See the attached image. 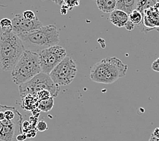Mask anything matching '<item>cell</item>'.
I'll list each match as a JSON object with an SVG mask.
<instances>
[{
  "label": "cell",
  "instance_id": "12",
  "mask_svg": "<svg viewBox=\"0 0 159 141\" xmlns=\"http://www.w3.org/2000/svg\"><path fill=\"white\" fill-rule=\"evenodd\" d=\"M137 0H116V8L124 11L128 14L137 10Z\"/></svg>",
  "mask_w": 159,
  "mask_h": 141
},
{
  "label": "cell",
  "instance_id": "20",
  "mask_svg": "<svg viewBox=\"0 0 159 141\" xmlns=\"http://www.w3.org/2000/svg\"><path fill=\"white\" fill-rule=\"evenodd\" d=\"M23 16L25 19L29 20H32L36 19V16L35 15L34 12L31 10H26L23 13Z\"/></svg>",
  "mask_w": 159,
  "mask_h": 141
},
{
  "label": "cell",
  "instance_id": "5",
  "mask_svg": "<svg viewBox=\"0 0 159 141\" xmlns=\"http://www.w3.org/2000/svg\"><path fill=\"white\" fill-rule=\"evenodd\" d=\"M23 116L15 108L2 105L0 109V141H17L22 134Z\"/></svg>",
  "mask_w": 159,
  "mask_h": 141
},
{
  "label": "cell",
  "instance_id": "27",
  "mask_svg": "<svg viewBox=\"0 0 159 141\" xmlns=\"http://www.w3.org/2000/svg\"><path fill=\"white\" fill-rule=\"evenodd\" d=\"M148 141H159V139L157 138L156 136H154L152 134L150 137V139L148 140Z\"/></svg>",
  "mask_w": 159,
  "mask_h": 141
},
{
  "label": "cell",
  "instance_id": "10",
  "mask_svg": "<svg viewBox=\"0 0 159 141\" xmlns=\"http://www.w3.org/2000/svg\"><path fill=\"white\" fill-rule=\"evenodd\" d=\"M141 24L143 27L142 31L144 32L154 29L159 31V3L144 11Z\"/></svg>",
  "mask_w": 159,
  "mask_h": 141
},
{
  "label": "cell",
  "instance_id": "22",
  "mask_svg": "<svg viewBox=\"0 0 159 141\" xmlns=\"http://www.w3.org/2000/svg\"><path fill=\"white\" fill-rule=\"evenodd\" d=\"M151 68L155 72H159V57L152 63Z\"/></svg>",
  "mask_w": 159,
  "mask_h": 141
},
{
  "label": "cell",
  "instance_id": "24",
  "mask_svg": "<svg viewBox=\"0 0 159 141\" xmlns=\"http://www.w3.org/2000/svg\"><path fill=\"white\" fill-rule=\"evenodd\" d=\"M27 139V135L25 134H24V133L20 134H19V136H18L17 138H16L17 141H25Z\"/></svg>",
  "mask_w": 159,
  "mask_h": 141
},
{
  "label": "cell",
  "instance_id": "16",
  "mask_svg": "<svg viewBox=\"0 0 159 141\" xmlns=\"http://www.w3.org/2000/svg\"><path fill=\"white\" fill-rule=\"evenodd\" d=\"M129 20L135 24H140L143 20V14L138 10H135L129 14Z\"/></svg>",
  "mask_w": 159,
  "mask_h": 141
},
{
  "label": "cell",
  "instance_id": "29",
  "mask_svg": "<svg viewBox=\"0 0 159 141\" xmlns=\"http://www.w3.org/2000/svg\"><path fill=\"white\" fill-rule=\"evenodd\" d=\"M2 105L1 104H0V109H1V108H2Z\"/></svg>",
  "mask_w": 159,
  "mask_h": 141
},
{
  "label": "cell",
  "instance_id": "25",
  "mask_svg": "<svg viewBox=\"0 0 159 141\" xmlns=\"http://www.w3.org/2000/svg\"><path fill=\"white\" fill-rule=\"evenodd\" d=\"M67 10H69V9L67 8L66 6H64V5L61 6V14H63V15H66V14H67Z\"/></svg>",
  "mask_w": 159,
  "mask_h": 141
},
{
  "label": "cell",
  "instance_id": "14",
  "mask_svg": "<svg viewBox=\"0 0 159 141\" xmlns=\"http://www.w3.org/2000/svg\"><path fill=\"white\" fill-rule=\"evenodd\" d=\"M157 3V0H137V10L143 14L146 10L156 5Z\"/></svg>",
  "mask_w": 159,
  "mask_h": 141
},
{
  "label": "cell",
  "instance_id": "6",
  "mask_svg": "<svg viewBox=\"0 0 159 141\" xmlns=\"http://www.w3.org/2000/svg\"><path fill=\"white\" fill-rule=\"evenodd\" d=\"M19 90L22 99L27 95H35L41 90H48L55 98L59 96L61 88L54 83L48 74L41 72L30 81L19 86Z\"/></svg>",
  "mask_w": 159,
  "mask_h": 141
},
{
  "label": "cell",
  "instance_id": "30",
  "mask_svg": "<svg viewBox=\"0 0 159 141\" xmlns=\"http://www.w3.org/2000/svg\"><path fill=\"white\" fill-rule=\"evenodd\" d=\"M157 3H159V0H157Z\"/></svg>",
  "mask_w": 159,
  "mask_h": 141
},
{
  "label": "cell",
  "instance_id": "31",
  "mask_svg": "<svg viewBox=\"0 0 159 141\" xmlns=\"http://www.w3.org/2000/svg\"><path fill=\"white\" fill-rule=\"evenodd\" d=\"M42 1H46V0H42Z\"/></svg>",
  "mask_w": 159,
  "mask_h": 141
},
{
  "label": "cell",
  "instance_id": "28",
  "mask_svg": "<svg viewBox=\"0 0 159 141\" xmlns=\"http://www.w3.org/2000/svg\"><path fill=\"white\" fill-rule=\"evenodd\" d=\"M53 2H55L56 4L62 6L63 4V0H52Z\"/></svg>",
  "mask_w": 159,
  "mask_h": 141
},
{
  "label": "cell",
  "instance_id": "17",
  "mask_svg": "<svg viewBox=\"0 0 159 141\" xmlns=\"http://www.w3.org/2000/svg\"><path fill=\"white\" fill-rule=\"evenodd\" d=\"M0 27L2 32H12L13 30L12 20L8 19H3L0 20Z\"/></svg>",
  "mask_w": 159,
  "mask_h": 141
},
{
  "label": "cell",
  "instance_id": "3",
  "mask_svg": "<svg viewBox=\"0 0 159 141\" xmlns=\"http://www.w3.org/2000/svg\"><path fill=\"white\" fill-rule=\"evenodd\" d=\"M21 39L13 31L0 33V68L10 71L25 52Z\"/></svg>",
  "mask_w": 159,
  "mask_h": 141
},
{
  "label": "cell",
  "instance_id": "1",
  "mask_svg": "<svg viewBox=\"0 0 159 141\" xmlns=\"http://www.w3.org/2000/svg\"><path fill=\"white\" fill-rule=\"evenodd\" d=\"M25 49L39 54L42 50L58 45L59 31L55 25L42 26L38 29L19 35Z\"/></svg>",
  "mask_w": 159,
  "mask_h": 141
},
{
  "label": "cell",
  "instance_id": "8",
  "mask_svg": "<svg viewBox=\"0 0 159 141\" xmlns=\"http://www.w3.org/2000/svg\"><path fill=\"white\" fill-rule=\"evenodd\" d=\"M38 54L42 72L48 75L67 56L66 50L59 45L43 50Z\"/></svg>",
  "mask_w": 159,
  "mask_h": 141
},
{
  "label": "cell",
  "instance_id": "2",
  "mask_svg": "<svg viewBox=\"0 0 159 141\" xmlns=\"http://www.w3.org/2000/svg\"><path fill=\"white\" fill-rule=\"evenodd\" d=\"M127 70V65L118 58L109 57L93 65L90 72V77L94 82L111 84L124 77Z\"/></svg>",
  "mask_w": 159,
  "mask_h": 141
},
{
  "label": "cell",
  "instance_id": "9",
  "mask_svg": "<svg viewBox=\"0 0 159 141\" xmlns=\"http://www.w3.org/2000/svg\"><path fill=\"white\" fill-rule=\"evenodd\" d=\"M13 30L16 35L26 33L42 27L43 25L38 17L32 20L25 19L23 14H16L12 20Z\"/></svg>",
  "mask_w": 159,
  "mask_h": 141
},
{
  "label": "cell",
  "instance_id": "19",
  "mask_svg": "<svg viewBox=\"0 0 159 141\" xmlns=\"http://www.w3.org/2000/svg\"><path fill=\"white\" fill-rule=\"evenodd\" d=\"M67 8L71 10L75 7L80 6V0H63V4Z\"/></svg>",
  "mask_w": 159,
  "mask_h": 141
},
{
  "label": "cell",
  "instance_id": "4",
  "mask_svg": "<svg viewBox=\"0 0 159 141\" xmlns=\"http://www.w3.org/2000/svg\"><path fill=\"white\" fill-rule=\"evenodd\" d=\"M41 72L39 54L25 50L11 71V77L14 84L20 86L30 81Z\"/></svg>",
  "mask_w": 159,
  "mask_h": 141
},
{
  "label": "cell",
  "instance_id": "7",
  "mask_svg": "<svg viewBox=\"0 0 159 141\" xmlns=\"http://www.w3.org/2000/svg\"><path fill=\"white\" fill-rule=\"evenodd\" d=\"M78 72L76 64L70 56H66L50 72V78L59 86H68L74 81Z\"/></svg>",
  "mask_w": 159,
  "mask_h": 141
},
{
  "label": "cell",
  "instance_id": "18",
  "mask_svg": "<svg viewBox=\"0 0 159 141\" xmlns=\"http://www.w3.org/2000/svg\"><path fill=\"white\" fill-rule=\"evenodd\" d=\"M34 96L36 97V99L38 100L39 102L41 100L48 99L50 97H52L51 94H50V92H48V90H41V91L37 92Z\"/></svg>",
  "mask_w": 159,
  "mask_h": 141
},
{
  "label": "cell",
  "instance_id": "21",
  "mask_svg": "<svg viewBox=\"0 0 159 141\" xmlns=\"http://www.w3.org/2000/svg\"><path fill=\"white\" fill-rule=\"evenodd\" d=\"M36 128L39 132H44L48 129V126L44 121H40L36 125Z\"/></svg>",
  "mask_w": 159,
  "mask_h": 141
},
{
  "label": "cell",
  "instance_id": "11",
  "mask_svg": "<svg viewBox=\"0 0 159 141\" xmlns=\"http://www.w3.org/2000/svg\"><path fill=\"white\" fill-rule=\"evenodd\" d=\"M110 20L114 26L118 28L125 27L129 20V14L120 10L116 9L110 14Z\"/></svg>",
  "mask_w": 159,
  "mask_h": 141
},
{
  "label": "cell",
  "instance_id": "26",
  "mask_svg": "<svg viewBox=\"0 0 159 141\" xmlns=\"http://www.w3.org/2000/svg\"><path fill=\"white\" fill-rule=\"evenodd\" d=\"M152 134L156 136L157 138H158L159 139V127L158 128H157L156 129H154V130L153 131V132L152 133Z\"/></svg>",
  "mask_w": 159,
  "mask_h": 141
},
{
  "label": "cell",
  "instance_id": "15",
  "mask_svg": "<svg viewBox=\"0 0 159 141\" xmlns=\"http://www.w3.org/2000/svg\"><path fill=\"white\" fill-rule=\"evenodd\" d=\"M54 107V97H50V99L39 101L38 103V109L43 112H48L52 110Z\"/></svg>",
  "mask_w": 159,
  "mask_h": 141
},
{
  "label": "cell",
  "instance_id": "23",
  "mask_svg": "<svg viewBox=\"0 0 159 141\" xmlns=\"http://www.w3.org/2000/svg\"><path fill=\"white\" fill-rule=\"evenodd\" d=\"M125 29H126L127 30V31H131L134 29V28H135V24H133L131 21L129 20V21L127 22V23H126V24H125Z\"/></svg>",
  "mask_w": 159,
  "mask_h": 141
},
{
  "label": "cell",
  "instance_id": "13",
  "mask_svg": "<svg viewBox=\"0 0 159 141\" xmlns=\"http://www.w3.org/2000/svg\"><path fill=\"white\" fill-rule=\"evenodd\" d=\"M98 9L105 13H111L116 8V0H95Z\"/></svg>",
  "mask_w": 159,
  "mask_h": 141
}]
</instances>
